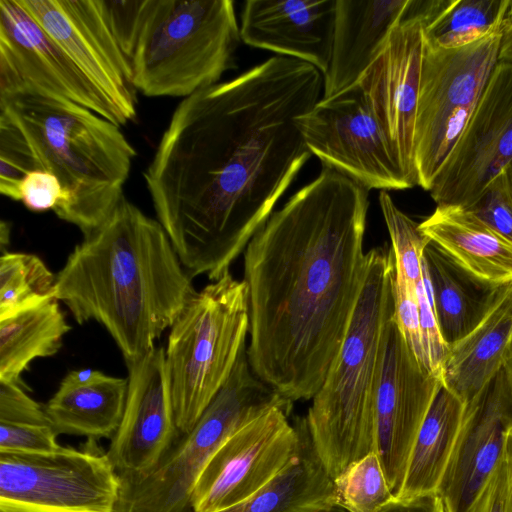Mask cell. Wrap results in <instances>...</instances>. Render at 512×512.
Returning a JSON list of instances; mask_svg holds the SVG:
<instances>
[{"label":"cell","mask_w":512,"mask_h":512,"mask_svg":"<svg viewBox=\"0 0 512 512\" xmlns=\"http://www.w3.org/2000/svg\"><path fill=\"white\" fill-rule=\"evenodd\" d=\"M322 89L317 68L274 56L176 107L143 176L191 278L219 279L271 216L312 155L295 121Z\"/></svg>","instance_id":"1"},{"label":"cell","mask_w":512,"mask_h":512,"mask_svg":"<svg viewBox=\"0 0 512 512\" xmlns=\"http://www.w3.org/2000/svg\"><path fill=\"white\" fill-rule=\"evenodd\" d=\"M368 191L323 166L244 251L249 363L292 402L320 389L361 294Z\"/></svg>","instance_id":"2"},{"label":"cell","mask_w":512,"mask_h":512,"mask_svg":"<svg viewBox=\"0 0 512 512\" xmlns=\"http://www.w3.org/2000/svg\"><path fill=\"white\" fill-rule=\"evenodd\" d=\"M196 292L162 225L125 198L75 246L55 282L75 321L102 325L125 362L151 351Z\"/></svg>","instance_id":"3"},{"label":"cell","mask_w":512,"mask_h":512,"mask_svg":"<svg viewBox=\"0 0 512 512\" xmlns=\"http://www.w3.org/2000/svg\"><path fill=\"white\" fill-rule=\"evenodd\" d=\"M0 117L19 130L38 169L59 179L57 217L84 237L98 230L124 198L136 156L119 126L76 103L36 95L0 99Z\"/></svg>","instance_id":"4"},{"label":"cell","mask_w":512,"mask_h":512,"mask_svg":"<svg viewBox=\"0 0 512 512\" xmlns=\"http://www.w3.org/2000/svg\"><path fill=\"white\" fill-rule=\"evenodd\" d=\"M393 251H368L364 285L339 352L312 398L306 421L332 480L375 452V393L387 318L394 311Z\"/></svg>","instance_id":"5"},{"label":"cell","mask_w":512,"mask_h":512,"mask_svg":"<svg viewBox=\"0 0 512 512\" xmlns=\"http://www.w3.org/2000/svg\"><path fill=\"white\" fill-rule=\"evenodd\" d=\"M240 27L231 0H144L130 63L148 97H188L234 66Z\"/></svg>","instance_id":"6"},{"label":"cell","mask_w":512,"mask_h":512,"mask_svg":"<svg viewBox=\"0 0 512 512\" xmlns=\"http://www.w3.org/2000/svg\"><path fill=\"white\" fill-rule=\"evenodd\" d=\"M247 334V286L230 271L197 291L170 327L165 360L181 435L192 430L230 376Z\"/></svg>","instance_id":"7"},{"label":"cell","mask_w":512,"mask_h":512,"mask_svg":"<svg viewBox=\"0 0 512 512\" xmlns=\"http://www.w3.org/2000/svg\"><path fill=\"white\" fill-rule=\"evenodd\" d=\"M292 410L293 402L252 370L247 346L218 393L192 430L180 435L146 477L122 480L116 512H182L214 453L248 423L274 408Z\"/></svg>","instance_id":"8"},{"label":"cell","mask_w":512,"mask_h":512,"mask_svg":"<svg viewBox=\"0 0 512 512\" xmlns=\"http://www.w3.org/2000/svg\"><path fill=\"white\" fill-rule=\"evenodd\" d=\"M501 31L455 49L424 44L414 134L416 185L430 191L498 63Z\"/></svg>","instance_id":"9"},{"label":"cell","mask_w":512,"mask_h":512,"mask_svg":"<svg viewBox=\"0 0 512 512\" xmlns=\"http://www.w3.org/2000/svg\"><path fill=\"white\" fill-rule=\"evenodd\" d=\"M122 481L107 452H0V512H116Z\"/></svg>","instance_id":"10"},{"label":"cell","mask_w":512,"mask_h":512,"mask_svg":"<svg viewBox=\"0 0 512 512\" xmlns=\"http://www.w3.org/2000/svg\"><path fill=\"white\" fill-rule=\"evenodd\" d=\"M18 95L70 101L119 127L131 121L18 0H0V99Z\"/></svg>","instance_id":"11"},{"label":"cell","mask_w":512,"mask_h":512,"mask_svg":"<svg viewBox=\"0 0 512 512\" xmlns=\"http://www.w3.org/2000/svg\"><path fill=\"white\" fill-rule=\"evenodd\" d=\"M295 122L309 151L323 166L346 175L368 190H402L415 186L391 149L358 84L321 98Z\"/></svg>","instance_id":"12"},{"label":"cell","mask_w":512,"mask_h":512,"mask_svg":"<svg viewBox=\"0 0 512 512\" xmlns=\"http://www.w3.org/2000/svg\"><path fill=\"white\" fill-rule=\"evenodd\" d=\"M405 341L393 313L387 318L375 393V453L393 497L400 494L410 453L442 387Z\"/></svg>","instance_id":"13"},{"label":"cell","mask_w":512,"mask_h":512,"mask_svg":"<svg viewBox=\"0 0 512 512\" xmlns=\"http://www.w3.org/2000/svg\"><path fill=\"white\" fill-rule=\"evenodd\" d=\"M274 407L231 436L211 457L190 496L195 512H219L248 499L271 482L295 457L299 434Z\"/></svg>","instance_id":"14"},{"label":"cell","mask_w":512,"mask_h":512,"mask_svg":"<svg viewBox=\"0 0 512 512\" xmlns=\"http://www.w3.org/2000/svg\"><path fill=\"white\" fill-rule=\"evenodd\" d=\"M511 159L512 63L498 62L430 195L437 205L468 208Z\"/></svg>","instance_id":"15"},{"label":"cell","mask_w":512,"mask_h":512,"mask_svg":"<svg viewBox=\"0 0 512 512\" xmlns=\"http://www.w3.org/2000/svg\"><path fill=\"white\" fill-rule=\"evenodd\" d=\"M126 365L125 409L106 452L122 480H137L159 465L181 434L175 421L165 348L154 347Z\"/></svg>","instance_id":"16"},{"label":"cell","mask_w":512,"mask_h":512,"mask_svg":"<svg viewBox=\"0 0 512 512\" xmlns=\"http://www.w3.org/2000/svg\"><path fill=\"white\" fill-rule=\"evenodd\" d=\"M423 53L422 21L409 13L407 7L357 83L414 185V134Z\"/></svg>","instance_id":"17"},{"label":"cell","mask_w":512,"mask_h":512,"mask_svg":"<svg viewBox=\"0 0 512 512\" xmlns=\"http://www.w3.org/2000/svg\"><path fill=\"white\" fill-rule=\"evenodd\" d=\"M46 33L133 121L137 100L130 60L102 0H18Z\"/></svg>","instance_id":"18"},{"label":"cell","mask_w":512,"mask_h":512,"mask_svg":"<svg viewBox=\"0 0 512 512\" xmlns=\"http://www.w3.org/2000/svg\"><path fill=\"white\" fill-rule=\"evenodd\" d=\"M512 425V393L500 370L465 404L462 425L438 494L445 512H466L503 455Z\"/></svg>","instance_id":"19"},{"label":"cell","mask_w":512,"mask_h":512,"mask_svg":"<svg viewBox=\"0 0 512 512\" xmlns=\"http://www.w3.org/2000/svg\"><path fill=\"white\" fill-rule=\"evenodd\" d=\"M336 0H249L240 22L241 40L255 48L328 69Z\"/></svg>","instance_id":"20"},{"label":"cell","mask_w":512,"mask_h":512,"mask_svg":"<svg viewBox=\"0 0 512 512\" xmlns=\"http://www.w3.org/2000/svg\"><path fill=\"white\" fill-rule=\"evenodd\" d=\"M409 0H337L331 58L323 75V97L355 84L403 18Z\"/></svg>","instance_id":"21"},{"label":"cell","mask_w":512,"mask_h":512,"mask_svg":"<svg viewBox=\"0 0 512 512\" xmlns=\"http://www.w3.org/2000/svg\"><path fill=\"white\" fill-rule=\"evenodd\" d=\"M128 379L90 368L70 371L44 405L59 434L112 438L121 423Z\"/></svg>","instance_id":"22"},{"label":"cell","mask_w":512,"mask_h":512,"mask_svg":"<svg viewBox=\"0 0 512 512\" xmlns=\"http://www.w3.org/2000/svg\"><path fill=\"white\" fill-rule=\"evenodd\" d=\"M421 232L457 264L479 280L512 283V240L498 233L468 209L437 205L419 223Z\"/></svg>","instance_id":"23"},{"label":"cell","mask_w":512,"mask_h":512,"mask_svg":"<svg viewBox=\"0 0 512 512\" xmlns=\"http://www.w3.org/2000/svg\"><path fill=\"white\" fill-rule=\"evenodd\" d=\"M512 342V283L505 285L482 321L449 346L441 381L465 404L503 368Z\"/></svg>","instance_id":"24"},{"label":"cell","mask_w":512,"mask_h":512,"mask_svg":"<svg viewBox=\"0 0 512 512\" xmlns=\"http://www.w3.org/2000/svg\"><path fill=\"white\" fill-rule=\"evenodd\" d=\"M422 279L431 291L440 331L448 346L482 321L504 287L474 277L431 241L423 251Z\"/></svg>","instance_id":"25"},{"label":"cell","mask_w":512,"mask_h":512,"mask_svg":"<svg viewBox=\"0 0 512 512\" xmlns=\"http://www.w3.org/2000/svg\"><path fill=\"white\" fill-rule=\"evenodd\" d=\"M294 425L299 445L292 461L257 493L219 512H321L338 506L334 482L315 450L306 417L295 418ZM182 512L195 511L189 505Z\"/></svg>","instance_id":"26"},{"label":"cell","mask_w":512,"mask_h":512,"mask_svg":"<svg viewBox=\"0 0 512 512\" xmlns=\"http://www.w3.org/2000/svg\"><path fill=\"white\" fill-rule=\"evenodd\" d=\"M464 412L465 403L442 385L413 444L398 497L437 492L452 455Z\"/></svg>","instance_id":"27"},{"label":"cell","mask_w":512,"mask_h":512,"mask_svg":"<svg viewBox=\"0 0 512 512\" xmlns=\"http://www.w3.org/2000/svg\"><path fill=\"white\" fill-rule=\"evenodd\" d=\"M70 329L56 298L0 319V381L19 384L33 360L59 351Z\"/></svg>","instance_id":"28"},{"label":"cell","mask_w":512,"mask_h":512,"mask_svg":"<svg viewBox=\"0 0 512 512\" xmlns=\"http://www.w3.org/2000/svg\"><path fill=\"white\" fill-rule=\"evenodd\" d=\"M510 0H452L422 24L425 46L455 49L501 31Z\"/></svg>","instance_id":"29"},{"label":"cell","mask_w":512,"mask_h":512,"mask_svg":"<svg viewBox=\"0 0 512 512\" xmlns=\"http://www.w3.org/2000/svg\"><path fill=\"white\" fill-rule=\"evenodd\" d=\"M54 275L36 255L3 252L0 258V319L55 298Z\"/></svg>","instance_id":"30"},{"label":"cell","mask_w":512,"mask_h":512,"mask_svg":"<svg viewBox=\"0 0 512 512\" xmlns=\"http://www.w3.org/2000/svg\"><path fill=\"white\" fill-rule=\"evenodd\" d=\"M333 482L337 504L348 512H378L393 498L375 452L354 462Z\"/></svg>","instance_id":"31"},{"label":"cell","mask_w":512,"mask_h":512,"mask_svg":"<svg viewBox=\"0 0 512 512\" xmlns=\"http://www.w3.org/2000/svg\"><path fill=\"white\" fill-rule=\"evenodd\" d=\"M379 203L391 239L395 273L417 285L422 278L423 251L430 241L416 223L401 211L387 191H380Z\"/></svg>","instance_id":"32"},{"label":"cell","mask_w":512,"mask_h":512,"mask_svg":"<svg viewBox=\"0 0 512 512\" xmlns=\"http://www.w3.org/2000/svg\"><path fill=\"white\" fill-rule=\"evenodd\" d=\"M39 170L19 130L0 117V193L20 201V187L28 173Z\"/></svg>","instance_id":"33"},{"label":"cell","mask_w":512,"mask_h":512,"mask_svg":"<svg viewBox=\"0 0 512 512\" xmlns=\"http://www.w3.org/2000/svg\"><path fill=\"white\" fill-rule=\"evenodd\" d=\"M394 318L405 341L419 363L427 369L420 326L416 286L404 277L393 274ZM428 370V369H427Z\"/></svg>","instance_id":"34"},{"label":"cell","mask_w":512,"mask_h":512,"mask_svg":"<svg viewBox=\"0 0 512 512\" xmlns=\"http://www.w3.org/2000/svg\"><path fill=\"white\" fill-rule=\"evenodd\" d=\"M51 425L0 422V452L48 453L61 447Z\"/></svg>","instance_id":"35"},{"label":"cell","mask_w":512,"mask_h":512,"mask_svg":"<svg viewBox=\"0 0 512 512\" xmlns=\"http://www.w3.org/2000/svg\"><path fill=\"white\" fill-rule=\"evenodd\" d=\"M416 292L427 369L431 374L441 379L442 367L449 346L441 334L433 301L426 291L422 278L417 283Z\"/></svg>","instance_id":"36"},{"label":"cell","mask_w":512,"mask_h":512,"mask_svg":"<svg viewBox=\"0 0 512 512\" xmlns=\"http://www.w3.org/2000/svg\"><path fill=\"white\" fill-rule=\"evenodd\" d=\"M0 422L51 425L44 406L28 396L21 384L1 381Z\"/></svg>","instance_id":"37"},{"label":"cell","mask_w":512,"mask_h":512,"mask_svg":"<svg viewBox=\"0 0 512 512\" xmlns=\"http://www.w3.org/2000/svg\"><path fill=\"white\" fill-rule=\"evenodd\" d=\"M62 197L59 179L45 170L28 173L20 187V201L33 212L54 210Z\"/></svg>","instance_id":"38"},{"label":"cell","mask_w":512,"mask_h":512,"mask_svg":"<svg viewBox=\"0 0 512 512\" xmlns=\"http://www.w3.org/2000/svg\"><path fill=\"white\" fill-rule=\"evenodd\" d=\"M102 1L112 32L130 60L144 0Z\"/></svg>","instance_id":"39"},{"label":"cell","mask_w":512,"mask_h":512,"mask_svg":"<svg viewBox=\"0 0 512 512\" xmlns=\"http://www.w3.org/2000/svg\"><path fill=\"white\" fill-rule=\"evenodd\" d=\"M489 227L512 240V208L494 180L468 208Z\"/></svg>","instance_id":"40"},{"label":"cell","mask_w":512,"mask_h":512,"mask_svg":"<svg viewBox=\"0 0 512 512\" xmlns=\"http://www.w3.org/2000/svg\"><path fill=\"white\" fill-rule=\"evenodd\" d=\"M466 512H512L503 455Z\"/></svg>","instance_id":"41"},{"label":"cell","mask_w":512,"mask_h":512,"mask_svg":"<svg viewBox=\"0 0 512 512\" xmlns=\"http://www.w3.org/2000/svg\"><path fill=\"white\" fill-rule=\"evenodd\" d=\"M378 512H445L438 492H429L411 497H393Z\"/></svg>","instance_id":"42"},{"label":"cell","mask_w":512,"mask_h":512,"mask_svg":"<svg viewBox=\"0 0 512 512\" xmlns=\"http://www.w3.org/2000/svg\"><path fill=\"white\" fill-rule=\"evenodd\" d=\"M498 62L512 63V0H510L509 7L501 27Z\"/></svg>","instance_id":"43"},{"label":"cell","mask_w":512,"mask_h":512,"mask_svg":"<svg viewBox=\"0 0 512 512\" xmlns=\"http://www.w3.org/2000/svg\"><path fill=\"white\" fill-rule=\"evenodd\" d=\"M495 181L499 185L506 201L512 208V159L504 167Z\"/></svg>","instance_id":"44"},{"label":"cell","mask_w":512,"mask_h":512,"mask_svg":"<svg viewBox=\"0 0 512 512\" xmlns=\"http://www.w3.org/2000/svg\"><path fill=\"white\" fill-rule=\"evenodd\" d=\"M503 458L507 469L509 496L512 508V425L506 431Z\"/></svg>","instance_id":"45"},{"label":"cell","mask_w":512,"mask_h":512,"mask_svg":"<svg viewBox=\"0 0 512 512\" xmlns=\"http://www.w3.org/2000/svg\"><path fill=\"white\" fill-rule=\"evenodd\" d=\"M503 371L510 391L512 393V342L510 344V347L506 355V359L504 361Z\"/></svg>","instance_id":"46"},{"label":"cell","mask_w":512,"mask_h":512,"mask_svg":"<svg viewBox=\"0 0 512 512\" xmlns=\"http://www.w3.org/2000/svg\"><path fill=\"white\" fill-rule=\"evenodd\" d=\"M1 237H0V242H1V245H5L8 243V239H9V227H8V223L2 221L1 222V233H0Z\"/></svg>","instance_id":"47"}]
</instances>
